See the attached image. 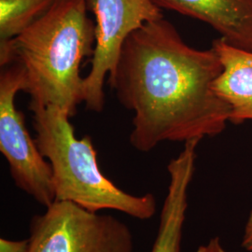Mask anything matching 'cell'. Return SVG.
I'll use <instances>...</instances> for the list:
<instances>
[{
	"instance_id": "1",
	"label": "cell",
	"mask_w": 252,
	"mask_h": 252,
	"mask_svg": "<svg viewBox=\"0 0 252 252\" xmlns=\"http://www.w3.org/2000/svg\"><path fill=\"white\" fill-rule=\"evenodd\" d=\"M221 70L212 48L188 45L164 17L133 32L108 77L120 103L134 112L132 147L149 153L165 141L185 143L221 134L230 116L213 90Z\"/></svg>"
},
{
	"instance_id": "2",
	"label": "cell",
	"mask_w": 252,
	"mask_h": 252,
	"mask_svg": "<svg viewBox=\"0 0 252 252\" xmlns=\"http://www.w3.org/2000/svg\"><path fill=\"white\" fill-rule=\"evenodd\" d=\"M89 9L88 0H55L25 32L0 42V64L22 69L30 104L61 108L73 117L83 103L81 63L93 56L96 39Z\"/></svg>"
},
{
	"instance_id": "3",
	"label": "cell",
	"mask_w": 252,
	"mask_h": 252,
	"mask_svg": "<svg viewBox=\"0 0 252 252\" xmlns=\"http://www.w3.org/2000/svg\"><path fill=\"white\" fill-rule=\"evenodd\" d=\"M29 109L36 145L52 166L55 200L73 202L93 212L115 210L141 220L156 214L153 193H129L102 173L92 138L76 136L64 110L36 104H30Z\"/></svg>"
},
{
	"instance_id": "4",
	"label": "cell",
	"mask_w": 252,
	"mask_h": 252,
	"mask_svg": "<svg viewBox=\"0 0 252 252\" xmlns=\"http://www.w3.org/2000/svg\"><path fill=\"white\" fill-rule=\"evenodd\" d=\"M131 229L116 217L58 201L31 219L29 252H134Z\"/></svg>"
},
{
	"instance_id": "5",
	"label": "cell",
	"mask_w": 252,
	"mask_h": 252,
	"mask_svg": "<svg viewBox=\"0 0 252 252\" xmlns=\"http://www.w3.org/2000/svg\"><path fill=\"white\" fill-rule=\"evenodd\" d=\"M24 87L23 71L18 65L1 66L0 152L8 162L15 186L48 207L55 201L53 170L28 132L25 115L15 106V96Z\"/></svg>"
},
{
	"instance_id": "6",
	"label": "cell",
	"mask_w": 252,
	"mask_h": 252,
	"mask_svg": "<svg viewBox=\"0 0 252 252\" xmlns=\"http://www.w3.org/2000/svg\"><path fill=\"white\" fill-rule=\"evenodd\" d=\"M94 15L95 47L91 69L83 80V103L94 112L105 105L104 83L117 66L123 46L146 23L162 18L152 0H88Z\"/></svg>"
},
{
	"instance_id": "7",
	"label": "cell",
	"mask_w": 252,
	"mask_h": 252,
	"mask_svg": "<svg viewBox=\"0 0 252 252\" xmlns=\"http://www.w3.org/2000/svg\"><path fill=\"white\" fill-rule=\"evenodd\" d=\"M200 139L184 143L181 153L167 165L169 183L160 214L158 232L151 252H181L188 210V192L195 170Z\"/></svg>"
},
{
	"instance_id": "8",
	"label": "cell",
	"mask_w": 252,
	"mask_h": 252,
	"mask_svg": "<svg viewBox=\"0 0 252 252\" xmlns=\"http://www.w3.org/2000/svg\"><path fill=\"white\" fill-rule=\"evenodd\" d=\"M160 9L196 19L231 45L252 51V0H152Z\"/></svg>"
},
{
	"instance_id": "9",
	"label": "cell",
	"mask_w": 252,
	"mask_h": 252,
	"mask_svg": "<svg viewBox=\"0 0 252 252\" xmlns=\"http://www.w3.org/2000/svg\"><path fill=\"white\" fill-rule=\"evenodd\" d=\"M211 48L222 66L213 90L230 108L229 123L238 126L252 121V51L231 45L222 37L214 39Z\"/></svg>"
},
{
	"instance_id": "10",
	"label": "cell",
	"mask_w": 252,
	"mask_h": 252,
	"mask_svg": "<svg viewBox=\"0 0 252 252\" xmlns=\"http://www.w3.org/2000/svg\"><path fill=\"white\" fill-rule=\"evenodd\" d=\"M55 0H0V42L21 35L51 9Z\"/></svg>"
},
{
	"instance_id": "11",
	"label": "cell",
	"mask_w": 252,
	"mask_h": 252,
	"mask_svg": "<svg viewBox=\"0 0 252 252\" xmlns=\"http://www.w3.org/2000/svg\"><path fill=\"white\" fill-rule=\"evenodd\" d=\"M0 252H29V238L19 241L1 238Z\"/></svg>"
},
{
	"instance_id": "12",
	"label": "cell",
	"mask_w": 252,
	"mask_h": 252,
	"mask_svg": "<svg viewBox=\"0 0 252 252\" xmlns=\"http://www.w3.org/2000/svg\"><path fill=\"white\" fill-rule=\"evenodd\" d=\"M241 246L245 251L252 252V209L248 216L244 226L243 236Z\"/></svg>"
},
{
	"instance_id": "13",
	"label": "cell",
	"mask_w": 252,
	"mask_h": 252,
	"mask_svg": "<svg viewBox=\"0 0 252 252\" xmlns=\"http://www.w3.org/2000/svg\"><path fill=\"white\" fill-rule=\"evenodd\" d=\"M195 252H227L219 236L211 237L208 242L199 246Z\"/></svg>"
}]
</instances>
